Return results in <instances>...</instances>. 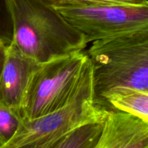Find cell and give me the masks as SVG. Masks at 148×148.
Here are the masks:
<instances>
[{"label":"cell","instance_id":"3957f363","mask_svg":"<svg viewBox=\"0 0 148 148\" xmlns=\"http://www.w3.org/2000/svg\"><path fill=\"white\" fill-rule=\"evenodd\" d=\"M90 64L83 51L39 64L23 100L22 119L38 118L69 103L79 92Z\"/></svg>","mask_w":148,"mask_h":148},{"label":"cell","instance_id":"277c9868","mask_svg":"<svg viewBox=\"0 0 148 148\" xmlns=\"http://www.w3.org/2000/svg\"><path fill=\"white\" fill-rule=\"evenodd\" d=\"M108 108L94 98L92 62L76 96L66 105L33 119H22L18 131L5 148H51L58 140L77 127L104 121Z\"/></svg>","mask_w":148,"mask_h":148},{"label":"cell","instance_id":"9c48e42d","mask_svg":"<svg viewBox=\"0 0 148 148\" xmlns=\"http://www.w3.org/2000/svg\"><path fill=\"white\" fill-rule=\"evenodd\" d=\"M103 130V121L82 124L61 137L51 148H97Z\"/></svg>","mask_w":148,"mask_h":148},{"label":"cell","instance_id":"4fadbf2b","mask_svg":"<svg viewBox=\"0 0 148 148\" xmlns=\"http://www.w3.org/2000/svg\"><path fill=\"white\" fill-rule=\"evenodd\" d=\"M8 46L9 45L0 42V77H1V72H2L4 63H5L6 58H7Z\"/></svg>","mask_w":148,"mask_h":148},{"label":"cell","instance_id":"ba28073f","mask_svg":"<svg viewBox=\"0 0 148 148\" xmlns=\"http://www.w3.org/2000/svg\"><path fill=\"white\" fill-rule=\"evenodd\" d=\"M97 103L132 113L148 121V90L116 87L104 93Z\"/></svg>","mask_w":148,"mask_h":148},{"label":"cell","instance_id":"7a4b0ae2","mask_svg":"<svg viewBox=\"0 0 148 148\" xmlns=\"http://www.w3.org/2000/svg\"><path fill=\"white\" fill-rule=\"evenodd\" d=\"M87 53L96 103L116 87L148 90V25L92 42Z\"/></svg>","mask_w":148,"mask_h":148},{"label":"cell","instance_id":"6da1fadb","mask_svg":"<svg viewBox=\"0 0 148 148\" xmlns=\"http://www.w3.org/2000/svg\"><path fill=\"white\" fill-rule=\"evenodd\" d=\"M14 43L39 63L82 51L85 35L41 0H8Z\"/></svg>","mask_w":148,"mask_h":148},{"label":"cell","instance_id":"30bf717a","mask_svg":"<svg viewBox=\"0 0 148 148\" xmlns=\"http://www.w3.org/2000/svg\"><path fill=\"white\" fill-rule=\"evenodd\" d=\"M22 117L10 107L0 103V147L5 148L18 131Z\"/></svg>","mask_w":148,"mask_h":148},{"label":"cell","instance_id":"5b68a950","mask_svg":"<svg viewBox=\"0 0 148 148\" xmlns=\"http://www.w3.org/2000/svg\"><path fill=\"white\" fill-rule=\"evenodd\" d=\"M52 7L82 32L88 43L148 25V0L140 4L99 3Z\"/></svg>","mask_w":148,"mask_h":148},{"label":"cell","instance_id":"52a82bcc","mask_svg":"<svg viewBox=\"0 0 148 148\" xmlns=\"http://www.w3.org/2000/svg\"><path fill=\"white\" fill-rule=\"evenodd\" d=\"M97 148H148V121L128 111L108 108Z\"/></svg>","mask_w":148,"mask_h":148},{"label":"cell","instance_id":"8992f818","mask_svg":"<svg viewBox=\"0 0 148 148\" xmlns=\"http://www.w3.org/2000/svg\"><path fill=\"white\" fill-rule=\"evenodd\" d=\"M39 62L27 56L14 43L8 46L0 77V103L21 116V108L30 78Z\"/></svg>","mask_w":148,"mask_h":148},{"label":"cell","instance_id":"8fae6325","mask_svg":"<svg viewBox=\"0 0 148 148\" xmlns=\"http://www.w3.org/2000/svg\"><path fill=\"white\" fill-rule=\"evenodd\" d=\"M13 40V23L8 0H0V42L11 44Z\"/></svg>","mask_w":148,"mask_h":148},{"label":"cell","instance_id":"7c38bea8","mask_svg":"<svg viewBox=\"0 0 148 148\" xmlns=\"http://www.w3.org/2000/svg\"><path fill=\"white\" fill-rule=\"evenodd\" d=\"M51 7L62 5H85L99 3H132L140 4L147 0H41Z\"/></svg>","mask_w":148,"mask_h":148}]
</instances>
